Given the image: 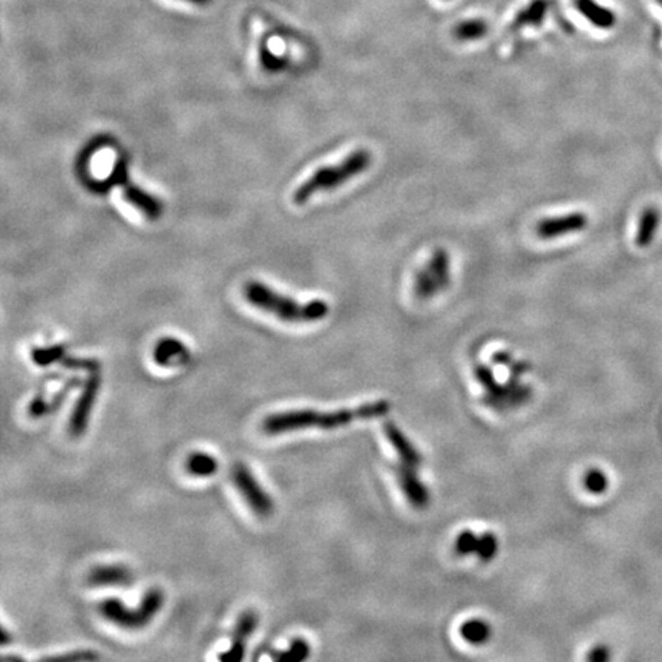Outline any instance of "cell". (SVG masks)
Masks as SVG:
<instances>
[{"instance_id": "obj_9", "label": "cell", "mask_w": 662, "mask_h": 662, "mask_svg": "<svg viewBox=\"0 0 662 662\" xmlns=\"http://www.w3.org/2000/svg\"><path fill=\"white\" fill-rule=\"evenodd\" d=\"M587 226L589 218L584 212H570L566 215L542 219L535 226V233L542 239H557L570 233L583 232Z\"/></svg>"}, {"instance_id": "obj_15", "label": "cell", "mask_w": 662, "mask_h": 662, "mask_svg": "<svg viewBox=\"0 0 662 662\" xmlns=\"http://www.w3.org/2000/svg\"><path fill=\"white\" fill-rule=\"evenodd\" d=\"M575 6L581 16L599 29H612L616 25V16L612 9L596 4L595 0H575Z\"/></svg>"}, {"instance_id": "obj_8", "label": "cell", "mask_w": 662, "mask_h": 662, "mask_svg": "<svg viewBox=\"0 0 662 662\" xmlns=\"http://www.w3.org/2000/svg\"><path fill=\"white\" fill-rule=\"evenodd\" d=\"M100 386H101L100 374L93 373L85 382L83 391H81V394L78 395L74 410L69 417L68 431L73 437H80L86 433L89 419H90V413H93L94 410V405L97 402V397L100 393Z\"/></svg>"}, {"instance_id": "obj_3", "label": "cell", "mask_w": 662, "mask_h": 662, "mask_svg": "<svg viewBox=\"0 0 662 662\" xmlns=\"http://www.w3.org/2000/svg\"><path fill=\"white\" fill-rule=\"evenodd\" d=\"M373 165V154L368 149H356L334 166H325L304 181L293 195L296 205H305L316 193L341 187L351 178L358 177Z\"/></svg>"}, {"instance_id": "obj_18", "label": "cell", "mask_w": 662, "mask_h": 662, "mask_svg": "<svg viewBox=\"0 0 662 662\" xmlns=\"http://www.w3.org/2000/svg\"><path fill=\"white\" fill-rule=\"evenodd\" d=\"M80 385V379H69L66 382V385L63 386V390H60L54 397H53V400L51 402H46L43 399V395H37L36 399L29 403V408H28V414L33 417V419H40V417H43L45 414L48 413H54L60 405H62V402L66 399V395L68 393L76 388V386Z\"/></svg>"}, {"instance_id": "obj_6", "label": "cell", "mask_w": 662, "mask_h": 662, "mask_svg": "<svg viewBox=\"0 0 662 662\" xmlns=\"http://www.w3.org/2000/svg\"><path fill=\"white\" fill-rule=\"evenodd\" d=\"M230 475L233 485L238 489L244 502L247 503V506L254 514L261 518H267L273 514V498L266 492V489L259 485L258 478L253 475L246 463L239 462L233 465Z\"/></svg>"}, {"instance_id": "obj_25", "label": "cell", "mask_w": 662, "mask_h": 662, "mask_svg": "<svg viewBox=\"0 0 662 662\" xmlns=\"http://www.w3.org/2000/svg\"><path fill=\"white\" fill-rule=\"evenodd\" d=\"M66 356V348L62 347V345H56V347L49 348H34L31 351V359L38 366H48L56 362H62Z\"/></svg>"}, {"instance_id": "obj_23", "label": "cell", "mask_w": 662, "mask_h": 662, "mask_svg": "<svg viewBox=\"0 0 662 662\" xmlns=\"http://www.w3.org/2000/svg\"><path fill=\"white\" fill-rule=\"evenodd\" d=\"M310 656V644L307 641L298 638L290 644V647L284 651H274L271 658L276 662H299Z\"/></svg>"}, {"instance_id": "obj_17", "label": "cell", "mask_w": 662, "mask_h": 662, "mask_svg": "<svg viewBox=\"0 0 662 662\" xmlns=\"http://www.w3.org/2000/svg\"><path fill=\"white\" fill-rule=\"evenodd\" d=\"M661 222V213L656 207H646L641 213L639 221H638V229H636V237H635V244L639 249H646L648 247L651 242H653L656 232Z\"/></svg>"}, {"instance_id": "obj_2", "label": "cell", "mask_w": 662, "mask_h": 662, "mask_svg": "<svg viewBox=\"0 0 662 662\" xmlns=\"http://www.w3.org/2000/svg\"><path fill=\"white\" fill-rule=\"evenodd\" d=\"M246 299L262 311L276 316L279 321L290 324H309L318 322L329 314V304L322 299H313L310 302H298L289 296H284L271 290L266 284L252 281L244 289Z\"/></svg>"}, {"instance_id": "obj_31", "label": "cell", "mask_w": 662, "mask_h": 662, "mask_svg": "<svg viewBox=\"0 0 662 662\" xmlns=\"http://www.w3.org/2000/svg\"><path fill=\"white\" fill-rule=\"evenodd\" d=\"M8 643H9V635L6 633V630H5V629H2V644L5 646V644H8Z\"/></svg>"}, {"instance_id": "obj_1", "label": "cell", "mask_w": 662, "mask_h": 662, "mask_svg": "<svg viewBox=\"0 0 662 662\" xmlns=\"http://www.w3.org/2000/svg\"><path fill=\"white\" fill-rule=\"evenodd\" d=\"M391 411V405L386 400L363 403L358 408H343L334 411L318 410H290L267 415L262 422V431L269 435H279L293 431L309 430V428H321V430H334V428L350 425L358 420H370L383 417Z\"/></svg>"}, {"instance_id": "obj_10", "label": "cell", "mask_w": 662, "mask_h": 662, "mask_svg": "<svg viewBox=\"0 0 662 662\" xmlns=\"http://www.w3.org/2000/svg\"><path fill=\"white\" fill-rule=\"evenodd\" d=\"M419 467L420 466L399 460V463L394 466V472L397 475V480H399L406 500L410 502L413 507L423 509L428 506V502H430V492H428L426 486L420 482Z\"/></svg>"}, {"instance_id": "obj_22", "label": "cell", "mask_w": 662, "mask_h": 662, "mask_svg": "<svg viewBox=\"0 0 662 662\" xmlns=\"http://www.w3.org/2000/svg\"><path fill=\"white\" fill-rule=\"evenodd\" d=\"M413 290L417 299L426 301L434 298L437 293H440L437 284L431 278V274L428 273L426 267L422 266L419 270L414 273V284H413Z\"/></svg>"}, {"instance_id": "obj_21", "label": "cell", "mask_w": 662, "mask_h": 662, "mask_svg": "<svg viewBox=\"0 0 662 662\" xmlns=\"http://www.w3.org/2000/svg\"><path fill=\"white\" fill-rule=\"evenodd\" d=\"M544 16H546V2H543V0H535V2L526 6L523 11L518 13V16L514 19V22H512V29L539 25L543 22Z\"/></svg>"}, {"instance_id": "obj_20", "label": "cell", "mask_w": 662, "mask_h": 662, "mask_svg": "<svg viewBox=\"0 0 662 662\" xmlns=\"http://www.w3.org/2000/svg\"><path fill=\"white\" fill-rule=\"evenodd\" d=\"M487 24L482 19L463 20V22L454 26L452 36L455 40H460V42H474V40L483 38L487 34Z\"/></svg>"}, {"instance_id": "obj_5", "label": "cell", "mask_w": 662, "mask_h": 662, "mask_svg": "<svg viewBox=\"0 0 662 662\" xmlns=\"http://www.w3.org/2000/svg\"><path fill=\"white\" fill-rule=\"evenodd\" d=\"M474 373L477 381L480 382L485 388L486 403L492 406V408H514V406H520L522 403L531 399V386L518 382V376L515 379H511V383L502 385L495 381L492 371L485 365H477L474 368Z\"/></svg>"}, {"instance_id": "obj_12", "label": "cell", "mask_w": 662, "mask_h": 662, "mask_svg": "<svg viewBox=\"0 0 662 662\" xmlns=\"http://www.w3.org/2000/svg\"><path fill=\"white\" fill-rule=\"evenodd\" d=\"M498 551V542L494 534L474 535L472 532H463L455 542V552L458 555L475 554L482 559H491Z\"/></svg>"}, {"instance_id": "obj_11", "label": "cell", "mask_w": 662, "mask_h": 662, "mask_svg": "<svg viewBox=\"0 0 662 662\" xmlns=\"http://www.w3.org/2000/svg\"><path fill=\"white\" fill-rule=\"evenodd\" d=\"M259 623V616L254 612L253 609H247L239 615L235 630H233L232 635V644L226 653H222L218 656L219 661L222 662H239L244 659V655H246V647L250 636L253 635V631L257 630Z\"/></svg>"}, {"instance_id": "obj_24", "label": "cell", "mask_w": 662, "mask_h": 662, "mask_svg": "<svg viewBox=\"0 0 662 662\" xmlns=\"http://www.w3.org/2000/svg\"><path fill=\"white\" fill-rule=\"evenodd\" d=\"M460 631L467 643L483 644L489 639V635H491V627L482 619H471L462 626Z\"/></svg>"}, {"instance_id": "obj_27", "label": "cell", "mask_w": 662, "mask_h": 662, "mask_svg": "<svg viewBox=\"0 0 662 662\" xmlns=\"http://www.w3.org/2000/svg\"><path fill=\"white\" fill-rule=\"evenodd\" d=\"M62 363L66 366L68 370H83L89 373H98L100 370V363L94 359H80V358H66L62 361Z\"/></svg>"}, {"instance_id": "obj_26", "label": "cell", "mask_w": 662, "mask_h": 662, "mask_svg": "<svg viewBox=\"0 0 662 662\" xmlns=\"http://www.w3.org/2000/svg\"><path fill=\"white\" fill-rule=\"evenodd\" d=\"M584 486L590 494H604L609 487V478L603 471L592 470L584 475Z\"/></svg>"}, {"instance_id": "obj_14", "label": "cell", "mask_w": 662, "mask_h": 662, "mask_svg": "<svg viewBox=\"0 0 662 662\" xmlns=\"http://www.w3.org/2000/svg\"><path fill=\"white\" fill-rule=\"evenodd\" d=\"M187 359L189 350L186 345L172 338L160 341L154 350V361L161 366H177L187 362Z\"/></svg>"}, {"instance_id": "obj_28", "label": "cell", "mask_w": 662, "mask_h": 662, "mask_svg": "<svg viewBox=\"0 0 662 662\" xmlns=\"http://www.w3.org/2000/svg\"><path fill=\"white\" fill-rule=\"evenodd\" d=\"M93 659H97V655L93 653V651H76V653L45 658V661H62V662H65V661H93Z\"/></svg>"}, {"instance_id": "obj_7", "label": "cell", "mask_w": 662, "mask_h": 662, "mask_svg": "<svg viewBox=\"0 0 662 662\" xmlns=\"http://www.w3.org/2000/svg\"><path fill=\"white\" fill-rule=\"evenodd\" d=\"M110 181L123 190V198L129 202V205L132 207H135L138 212H141L146 218L157 219L158 217H161V213H162L161 201H158L155 197H152L150 193L140 189L138 186L132 185L129 175H128L125 161L117 162L114 167V174H112L110 177Z\"/></svg>"}, {"instance_id": "obj_32", "label": "cell", "mask_w": 662, "mask_h": 662, "mask_svg": "<svg viewBox=\"0 0 662 662\" xmlns=\"http://www.w3.org/2000/svg\"><path fill=\"white\" fill-rule=\"evenodd\" d=\"M659 4H661V5H662V0H659Z\"/></svg>"}, {"instance_id": "obj_13", "label": "cell", "mask_w": 662, "mask_h": 662, "mask_svg": "<svg viewBox=\"0 0 662 662\" xmlns=\"http://www.w3.org/2000/svg\"><path fill=\"white\" fill-rule=\"evenodd\" d=\"M132 572L125 566H98L90 570L88 583L90 586H128L132 583Z\"/></svg>"}, {"instance_id": "obj_29", "label": "cell", "mask_w": 662, "mask_h": 662, "mask_svg": "<svg viewBox=\"0 0 662 662\" xmlns=\"http://www.w3.org/2000/svg\"><path fill=\"white\" fill-rule=\"evenodd\" d=\"M609 658H610V651L606 646H598L587 655V659L594 661V662H606L609 661Z\"/></svg>"}, {"instance_id": "obj_19", "label": "cell", "mask_w": 662, "mask_h": 662, "mask_svg": "<svg viewBox=\"0 0 662 662\" xmlns=\"http://www.w3.org/2000/svg\"><path fill=\"white\" fill-rule=\"evenodd\" d=\"M186 470L193 477H210L218 471V460L207 452H192L186 460Z\"/></svg>"}, {"instance_id": "obj_16", "label": "cell", "mask_w": 662, "mask_h": 662, "mask_svg": "<svg viewBox=\"0 0 662 662\" xmlns=\"http://www.w3.org/2000/svg\"><path fill=\"white\" fill-rule=\"evenodd\" d=\"M428 273L437 284L440 291H445L451 284V258L445 249H437L433 252L431 258L425 264Z\"/></svg>"}, {"instance_id": "obj_4", "label": "cell", "mask_w": 662, "mask_h": 662, "mask_svg": "<svg viewBox=\"0 0 662 662\" xmlns=\"http://www.w3.org/2000/svg\"><path fill=\"white\" fill-rule=\"evenodd\" d=\"M165 606V594L158 587H152L143 596L137 609H128L118 598H106L100 603L101 616L126 630L146 627Z\"/></svg>"}, {"instance_id": "obj_30", "label": "cell", "mask_w": 662, "mask_h": 662, "mask_svg": "<svg viewBox=\"0 0 662 662\" xmlns=\"http://www.w3.org/2000/svg\"><path fill=\"white\" fill-rule=\"evenodd\" d=\"M185 2L198 5V6H206V5H209L212 2V0H185Z\"/></svg>"}]
</instances>
